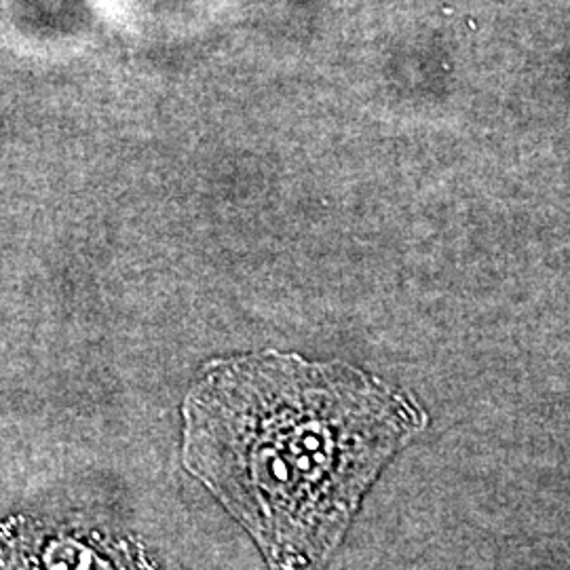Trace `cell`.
<instances>
[{"mask_svg":"<svg viewBox=\"0 0 570 570\" xmlns=\"http://www.w3.org/2000/svg\"><path fill=\"white\" fill-rule=\"evenodd\" d=\"M183 416L184 465L271 570L320 569L379 471L425 425L366 372L277 351L209 364Z\"/></svg>","mask_w":570,"mask_h":570,"instance_id":"cell-1","label":"cell"},{"mask_svg":"<svg viewBox=\"0 0 570 570\" xmlns=\"http://www.w3.org/2000/svg\"><path fill=\"white\" fill-rule=\"evenodd\" d=\"M0 570H155L136 539L35 518L0 527Z\"/></svg>","mask_w":570,"mask_h":570,"instance_id":"cell-2","label":"cell"}]
</instances>
